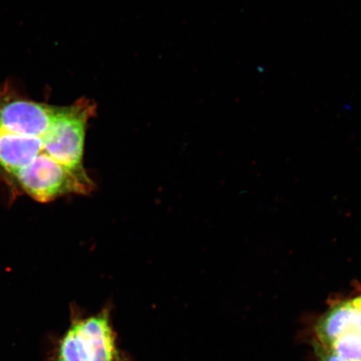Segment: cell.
I'll use <instances>...</instances> for the list:
<instances>
[{
    "label": "cell",
    "mask_w": 361,
    "mask_h": 361,
    "mask_svg": "<svg viewBox=\"0 0 361 361\" xmlns=\"http://www.w3.org/2000/svg\"><path fill=\"white\" fill-rule=\"evenodd\" d=\"M0 178L34 201L87 194L66 132V106L30 100L0 87Z\"/></svg>",
    "instance_id": "cell-1"
},
{
    "label": "cell",
    "mask_w": 361,
    "mask_h": 361,
    "mask_svg": "<svg viewBox=\"0 0 361 361\" xmlns=\"http://www.w3.org/2000/svg\"><path fill=\"white\" fill-rule=\"evenodd\" d=\"M51 361H133L121 349L109 307L94 314L73 313Z\"/></svg>",
    "instance_id": "cell-2"
},
{
    "label": "cell",
    "mask_w": 361,
    "mask_h": 361,
    "mask_svg": "<svg viewBox=\"0 0 361 361\" xmlns=\"http://www.w3.org/2000/svg\"><path fill=\"white\" fill-rule=\"evenodd\" d=\"M359 329L357 310L353 299L338 302L315 326L319 344L329 348L338 337L350 329Z\"/></svg>",
    "instance_id": "cell-3"
},
{
    "label": "cell",
    "mask_w": 361,
    "mask_h": 361,
    "mask_svg": "<svg viewBox=\"0 0 361 361\" xmlns=\"http://www.w3.org/2000/svg\"><path fill=\"white\" fill-rule=\"evenodd\" d=\"M345 361H361V332L359 329H350L338 337L329 348Z\"/></svg>",
    "instance_id": "cell-4"
},
{
    "label": "cell",
    "mask_w": 361,
    "mask_h": 361,
    "mask_svg": "<svg viewBox=\"0 0 361 361\" xmlns=\"http://www.w3.org/2000/svg\"><path fill=\"white\" fill-rule=\"evenodd\" d=\"M314 350L319 361H345L338 357L335 353L326 348V347L320 345L319 343H315Z\"/></svg>",
    "instance_id": "cell-5"
},
{
    "label": "cell",
    "mask_w": 361,
    "mask_h": 361,
    "mask_svg": "<svg viewBox=\"0 0 361 361\" xmlns=\"http://www.w3.org/2000/svg\"><path fill=\"white\" fill-rule=\"evenodd\" d=\"M353 301L356 307V310H357L359 318V327L360 331L361 332V295L354 298Z\"/></svg>",
    "instance_id": "cell-6"
}]
</instances>
